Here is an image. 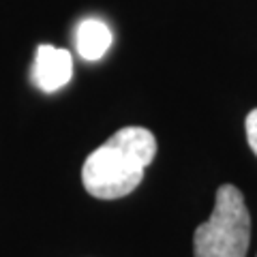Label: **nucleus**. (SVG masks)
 Here are the masks:
<instances>
[{"instance_id": "nucleus-1", "label": "nucleus", "mask_w": 257, "mask_h": 257, "mask_svg": "<svg viewBox=\"0 0 257 257\" xmlns=\"http://www.w3.org/2000/svg\"><path fill=\"white\" fill-rule=\"evenodd\" d=\"M157 138L144 126H124L88 155L82 167L84 189L96 199H120L140 187L155 161Z\"/></svg>"}, {"instance_id": "nucleus-2", "label": "nucleus", "mask_w": 257, "mask_h": 257, "mask_svg": "<svg viewBox=\"0 0 257 257\" xmlns=\"http://www.w3.org/2000/svg\"><path fill=\"white\" fill-rule=\"evenodd\" d=\"M251 242V214L244 195L234 184L216 189V202L210 219L193 236L195 257H246Z\"/></svg>"}, {"instance_id": "nucleus-3", "label": "nucleus", "mask_w": 257, "mask_h": 257, "mask_svg": "<svg viewBox=\"0 0 257 257\" xmlns=\"http://www.w3.org/2000/svg\"><path fill=\"white\" fill-rule=\"evenodd\" d=\"M73 75V58L67 50L54 45H39L35 56V69H32V79L39 90L56 92L62 86L69 84Z\"/></svg>"}, {"instance_id": "nucleus-5", "label": "nucleus", "mask_w": 257, "mask_h": 257, "mask_svg": "<svg viewBox=\"0 0 257 257\" xmlns=\"http://www.w3.org/2000/svg\"><path fill=\"white\" fill-rule=\"evenodd\" d=\"M244 131H246V142L251 150L255 152L257 157V107L253 111H248V116L244 120Z\"/></svg>"}, {"instance_id": "nucleus-4", "label": "nucleus", "mask_w": 257, "mask_h": 257, "mask_svg": "<svg viewBox=\"0 0 257 257\" xmlns=\"http://www.w3.org/2000/svg\"><path fill=\"white\" fill-rule=\"evenodd\" d=\"M111 41H114V37H111V30L105 22L94 18L79 22L75 32V45L84 60H101L111 47Z\"/></svg>"}]
</instances>
